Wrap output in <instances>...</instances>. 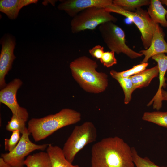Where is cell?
<instances>
[{"label":"cell","mask_w":167,"mask_h":167,"mask_svg":"<svg viewBox=\"0 0 167 167\" xmlns=\"http://www.w3.org/2000/svg\"><path fill=\"white\" fill-rule=\"evenodd\" d=\"M91 167H134L131 147L122 138H104L91 149Z\"/></svg>","instance_id":"1"},{"label":"cell","mask_w":167,"mask_h":167,"mask_svg":"<svg viewBox=\"0 0 167 167\" xmlns=\"http://www.w3.org/2000/svg\"><path fill=\"white\" fill-rule=\"evenodd\" d=\"M96 62L86 56H80L70 64L72 75L75 80L85 91L99 93L107 88L108 76L104 72L96 71Z\"/></svg>","instance_id":"2"},{"label":"cell","mask_w":167,"mask_h":167,"mask_svg":"<svg viewBox=\"0 0 167 167\" xmlns=\"http://www.w3.org/2000/svg\"><path fill=\"white\" fill-rule=\"evenodd\" d=\"M81 114L69 108L40 118H33L28 122L27 129L35 142L46 138L58 130L80 121Z\"/></svg>","instance_id":"3"},{"label":"cell","mask_w":167,"mask_h":167,"mask_svg":"<svg viewBox=\"0 0 167 167\" xmlns=\"http://www.w3.org/2000/svg\"><path fill=\"white\" fill-rule=\"evenodd\" d=\"M97 136L96 129L91 122L75 126L62 149L66 159L72 163L78 152L86 145L95 141Z\"/></svg>","instance_id":"4"},{"label":"cell","mask_w":167,"mask_h":167,"mask_svg":"<svg viewBox=\"0 0 167 167\" xmlns=\"http://www.w3.org/2000/svg\"><path fill=\"white\" fill-rule=\"evenodd\" d=\"M105 8L110 13H115L124 16L133 22L141 33V39L144 48L146 49L149 48L157 23L152 19L147 11L140 8L134 12L129 11L113 4Z\"/></svg>","instance_id":"5"},{"label":"cell","mask_w":167,"mask_h":167,"mask_svg":"<svg viewBox=\"0 0 167 167\" xmlns=\"http://www.w3.org/2000/svg\"><path fill=\"white\" fill-rule=\"evenodd\" d=\"M105 8L92 7L85 9L72 18L71 23V32L77 33L85 30H93L107 22L115 23L117 18Z\"/></svg>","instance_id":"6"},{"label":"cell","mask_w":167,"mask_h":167,"mask_svg":"<svg viewBox=\"0 0 167 167\" xmlns=\"http://www.w3.org/2000/svg\"><path fill=\"white\" fill-rule=\"evenodd\" d=\"M98 29L103 41L111 51L118 54L122 53L131 59L143 55L133 50L126 44L124 31L114 23H103L99 26Z\"/></svg>","instance_id":"7"},{"label":"cell","mask_w":167,"mask_h":167,"mask_svg":"<svg viewBox=\"0 0 167 167\" xmlns=\"http://www.w3.org/2000/svg\"><path fill=\"white\" fill-rule=\"evenodd\" d=\"M30 134L26 128L15 148L11 152L1 154V157L12 167H24L26 156L35 150L43 151L49 145L48 144L38 145L32 143L29 139Z\"/></svg>","instance_id":"8"},{"label":"cell","mask_w":167,"mask_h":167,"mask_svg":"<svg viewBox=\"0 0 167 167\" xmlns=\"http://www.w3.org/2000/svg\"><path fill=\"white\" fill-rule=\"evenodd\" d=\"M23 84L19 78H15L0 91V102L5 105L15 115L26 122L29 117L27 109L20 106L17 100V93Z\"/></svg>","instance_id":"9"},{"label":"cell","mask_w":167,"mask_h":167,"mask_svg":"<svg viewBox=\"0 0 167 167\" xmlns=\"http://www.w3.org/2000/svg\"><path fill=\"white\" fill-rule=\"evenodd\" d=\"M0 44V88L2 89L7 85L5 77L11 69L13 62L16 58L14 54L16 38L11 34L6 33L1 38Z\"/></svg>","instance_id":"10"},{"label":"cell","mask_w":167,"mask_h":167,"mask_svg":"<svg viewBox=\"0 0 167 167\" xmlns=\"http://www.w3.org/2000/svg\"><path fill=\"white\" fill-rule=\"evenodd\" d=\"M57 6L72 18L86 9L92 7L105 8L113 4L112 0H60Z\"/></svg>","instance_id":"11"},{"label":"cell","mask_w":167,"mask_h":167,"mask_svg":"<svg viewBox=\"0 0 167 167\" xmlns=\"http://www.w3.org/2000/svg\"><path fill=\"white\" fill-rule=\"evenodd\" d=\"M152 58L157 63L159 84L157 92L147 106H149L153 104V108L158 111L162 106L161 90L165 84V76L167 71V56L164 53H160L152 56Z\"/></svg>","instance_id":"12"},{"label":"cell","mask_w":167,"mask_h":167,"mask_svg":"<svg viewBox=\"0 0 167 167\" xmlns=\"http://www.w3.org/2000/svg\"><path fill=\"white\" fill-rule=\"evenodd\" d=\"M164 36L162 28L158 24H157L150 46L147 49L139 51L144 56L140 63H147L149 58L152 56L160 53H167V43L164 39Z\"/></svg>","instance_id":"13"},{"label":"cell","mask_w":167,"mask_h":167,"mask_svg":"<svg viewBox=\"0 0 167 167\" xmlns=\"http://www.w3.org/2000/svg\"><path fill=\"white\" fill-rule=\"evenodd\" d=\"M38 0H1L0 11L11 20L16 19L20 10L29 5L36 3Z\"/></svg>","instance_id":"14"},{"label":"cell","mask_w":167,"mask_h":167,"mask_svg":"<svg viewBox=\"0 0 167 167\" xmlns=\"http://www.w3.org/2000/svg\"><path fill=\"white\" fill-rule=\"evenodd\" d=\"M158 75L159 68L157 65L130 77L136 89L148 86L152 79Z\"/></svg>","instance_id":"15"},{"label":"cell","mask_w":167,"mask_h":167,"mask_svg":"<svg viewBox=\"0 0 167 167\" xmlns=\"http://www.w3.org/2000/svg\"><path fill=\"white\" fill-rule=\"evenodd\" d=\"M46 151L50 157L52 167H80L69 162L65 158L62 149L58 146L49 144Z\"/></svg>","instance_id":"16"},{"label":"cell","mask_w":167,"mask_h":167,"mask_svg":"<svg viewBox=\"0 0 167 167\" xmlns=\"http://www.w3.org/2000/svg\"><path fill=\"white\" fill-rule=\"evenodd\" d=\"M147 10L150 17L155 22L167 27L166 18L167 10L163 7L160 0H151Z\"/></svg>","instance_id":"17"},{"label":"cell","mask_w":167,"mask_h":167,"mask_svg":"<svg viewBox=\"0 0 167 167\" xmlns=\"http://www.w3.org/2000/svg\"><path fill=\"white\" fill-rule=\"evenodd\" d=\"M24 164L27 167H52L50 158L47 152H41L28 155Z\"/></svg>","instance_id":"18"},{"label":"cell","mask_w":167,"mask_h":167,"mask_svg":"<svg viewBox=\"0 0 167 167\" xmlns=\"http://www.w3.org/2000/svg\"><path fill=\"white\" fill-rule=\"evenodd\" d=\"M111 76L116 80L122 88L124 94V103L128 104L131 99L132 94L135 90L130 77L123 78L116 75L114 70L110 72Z\"/></svg>","instance_id":"19"},{"label":"cell","mask_w":167,"mask_h":167,"mask_svg":"<svg viewBox=\"0 0 167 167\" xmlns=\"http://www.w3.org/2000/svg\"><path fill=\"white\" fill-rule=\"evenodd\" d=\"M142 119L143 120L167 128V112L157 111L145 112L143 114Z\"/></svg>","instance_id":"20"},{"label":"cell","mask_w":167,"mask_h":167,"mask_svg":"<svg viewBox=\"0 0 167 167\" xmlns=\"http://www.w3.org/2000/svg\"><path fill=\"white\" fill-rule=\"evenodd\" d=\"M150 3L149 0H113V4L131 12H134L142 6H149Z\"/></svg>","instance_id":"21"},{"label":"cell","mask_w":167,"mask_h":167,"mask_svg":"<svg viewBox=\"0 0 167 167\" xmlns=\"http://www.w3.org/2000/svg\"><path fill=\"white\" fill-rule=\"evenodd\" d=\"M26 121L17 116L12 114L11 120L6 126V129L8 131L13 132L19 131L22 134L27 128Z\"/></svg>","instance_id":"22"},{"label":"cell","mask_w":167,"mask_h":167,"mask_svg":"<svg viewBox=\"0 0 167 167\" xmlns=\"http://www.w3.org/2000/svg\"><path fill=\"white\" fill-rule=\"evenodd\" d=\"M131 151L133 160L136 167H167L159 166L151 161L148 157L140 156L134 147H131Z\"/></svg>","instance_id":"23"},{"label":"cell","mask_w":167,"mask_h":167,"mask_svg":"<svg viewBox=\"0 0 167 167\" xmlns=\"http://www.w3.org/2000/svg\"><path fill=\"white\" fill-rule=\"evenodd\" d=\"M148 65V62L140 63L125 71L119 72L114 70V71L115 74L123 78L128 77L137 74L145 70Z\"/></svg>","instance_id":"24"},{"label":"cell","mask_w":167,"mask_h":167,"mask_svg":"<svg viewBox=\"0 0 167 167\" xmlns=\"http://www.w3.org/2000/svg\"><path fill=\"white\" fill-rule=\"evenodd\" d=\"M20 134L19 131H14L9 139H5V149L6 151L11 152L15 148L20 139Z\"/></svg>","instance_id":"25"},{"label":"cell","mask_w":167,"mask_h":167,"mask_svg":"<svg viewBox=\"0 0 167 167\" xmlns=\"http://www.w3.org/2000/svg\"><path fill=\"white\" fill-rule=\"evenodd\" d=\"M115 52L113 51L104 52L100 59L101 63L106 67H109L117 63L115 57Z\"/></svg>","instance_id":"26"},{"label":"cell","mask_w":167,"mask_h":167,"mask_svg":"<svg viewBox=\"0 0 167 167\" xmlns=\"http://www.w3.org/2000/svg\"><path fill=\"white\" fill-rule=\"evenodd\" d=\"M104 52V47L100 45H96L89 50V54L92 57L99 60Z\"/></svg>","instance_id":"27"},{"label":"cell","mask_w":167,"mask_h":167,"mask_svg":"<svg viewBox=\"0 0 167 167\" xmlns=\"http://www.w3.org/2000/svg\"><path fill=\"white\" fill-rule=\"evenodd\" d=\"M0 167H12L10 165L7 163L2 157L0 158Z\"/></svg>","instance_id":"28"},{"label":"cell","mask_w":167,"mask_h":167,"mask_svg":"<svg viewBox=\"0 0 167 167\" xmlns=\"http://www.w3.org/2000/svg\"><path fill=\"white\" fill-rule=\"evenodd\" d=\"M161 97L162 101H167V91L163 89L161 90Z\"/></svg>","instance_id":"29"},{"label":"cell","mask_w":167,"mask_h":167,"mask_svg":"<svg viewBox=\"0 0 167 167\" xmlns=\"http://www.w3.org/2000/svg\"><path fill=\"white\" fill-rule=\"evenodd\" d=\"M160 1L162 4H165L167 6V0H161ZM166 18L167 19V14L166 15Z\"/></svg>","instance_id":"30"}]
</instances>
